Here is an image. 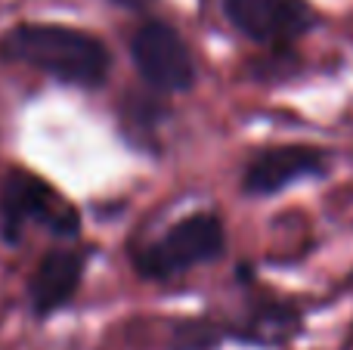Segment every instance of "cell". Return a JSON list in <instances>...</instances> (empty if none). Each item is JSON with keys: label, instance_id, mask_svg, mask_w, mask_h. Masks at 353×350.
<instances>
[{"label": "cell", "instance_id": "cell-10", "mask_svg": "<svg viewBox=\"0 0 353 350\" xmlns=\"http://www.w3.org/2000/svg\"><path fill=\"white\" fill-rule=\"evenodd\" d=\"M223 341H230V326L208 316L180 320L171 329V350H217Z\"/></svg>", "mask_w": 353, "mask_h": 350}, {"label": "cell", "instance_id": "cell-6", "mask_svg": "<svg viewBox=\"0 0 353 350\" xmlns=\"http://www.w3.org/2000/svg\"><path fill=\"white\" fill-rule=\"evenodd\" d=\"M329 167H332L329 149L304 146V143L267 146L245 161L239 186H242V192L248 198H267V196H279L294 183L325 177Z\"/></svg>", "mask_w": 353, "mask_h": 350}, {"label": "cell", "instance_id": "cell-11", "mask_svg": "<svg viewBox=\"0 0 353 350\" xmlns=\"http://www.w3.org/2000/svg\"><path fill=\"white\" fill-rule=\"evenodd\" d=\"M105 3L121 6V10H130V12H143V10H149L155 0H105Z\"/></svg>", "mask_w": 353, "mask_h": 350}, {"label": "cell", "instance_id": "cell-9", "mask_svg": "<svg viewBox=\"0 0 353 350\" xmlns=\"http://www.w3.org/2000/svg\"><path fill=\"white\" fill-rule=\"evenodd\" d=\"M159 96H165V93H159V90L149 87V93H134L130 90L128 96H124V103H121V130H124V136H128L134 146H140V149H155L159 146V143H155L159 124L171 115V109H168Z\"/></svg>", "mask_w": 353, "mask_h": 350}, {"label": "cell", "instance_id": "cell-4", "mask_svg": "<svg viewBox=\"0 0 353 350\" xmlns=\"http://www.w3.org/2000/svg\"><path fill=\"white\" fill-rule=\"evenodd\" d=\"M130 62L143 84L152 90L174 96V93H189L199 81L192 50L186 37L165 19H143L130 34Z\"/></svg>", "mask_w": 353, "mask_h": 350}, {"label": "cell", "instance_id": "cell-3", "mask_svg": "<svg viewBox=\"0 0 353 350\" xmlns=\"http://www.w3.org/2000/svg\"><path fill=\"white\" fill-rule=\"evenodd\" d=\"M28 223H41L59 239H74L81 233V211L34 171L12 167L0 180V239L19 245Z\"/></svg>", "mask_w": 353, "mask_h": 350}, {"label": "cell", "instance_id": "cell-1", "mask_svg": "<svg viewBox=\"0 0 353 350\" xmlns=\"http://www.w3.org/2000/svg\"><path fill=\"white\" fill-rule=\"evenodd\" d=\"M0 62L28 65L72 87L97 90L109 81L112 53L97 34L56 22H19L0 34Z\"/></svg>", "mask_w": 353, "mask_h": 350}, {"label": "cell", "instance_id": "cell-5", "mask_svg": "<svg viewBox=\"0 0 353 350\" xmlns=\"http://www.w3.org/2000/svg\"><path fill=\"white\" fill-rule=\"evenodd\" d=\"M220 6L239 34L270 50H292L316 25L307 0H220Z\"/></svg>", "mask_w": 353, "mask_h": 350}, {"label": "cell", "instance_id": "cell-8", "mask_svg": "<svg viewBox=\"0 0 353 350\" xmlns=\"http://www.w3.org/2000/svg\"><path fill=\"white\" fill-rule=\"evenodd\" d=\"M301 332V310L285 301H257L239 322H230V338L251 347H279Z\"/></svg>", "mask_w": 353, "mask_h": 350}, {"label": "cell", "instance_id": "cell-12", "mask_svg": "<svg viewBox=\"0 0 353 350\" xmlns=\"http://www.w3.org/2000/svg\"><path fill=\"white\" fill-rule=\"evenodd\" d=\"M236 279H239V282H245V285L254 282V273H251V264H239V267H236Z\"/></svg>", "mask_w": 353, "mask_h": 350}, {"label": "cell", "instance_id": "cell-7", "mask_svg": "<svg viewBox=\"0 0 353 350\" xmlns=\"http://www.w3.org/2000/svg\"><path fill=\"white\" fill-rule=\"evenodd\" d=\"M90 264V248H53L37 260L28 279V304L37 320L72 307L84 285V273Z\"/></svg>", "mask_w": 353, "mask_h": 350}, {"label": "cell", "instance_id": "cell-2", "mask_svg": "<svg viewBox=\"0 0 353 350\" xmlns=\"http://www.w3.org/2000/svg\"><path fill=\"white\" fill-rule=\"evenodd\" d=\"M226 251V227L223 217L214 211H192V214L174 220L159 239L140 245L130 260L140 279L165 282L180 273L195 270L220 260Z\"/></svg>", "mask_w": 353, "mask_h": 350}]
</instances>
